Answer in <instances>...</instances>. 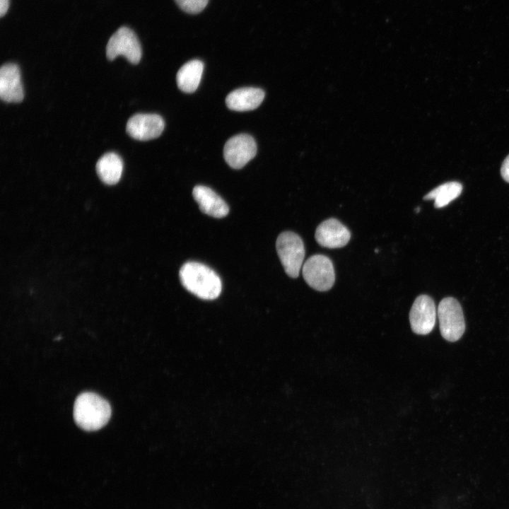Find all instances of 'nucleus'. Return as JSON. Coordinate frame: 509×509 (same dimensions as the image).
I'll return each mask as SVG.
<instances>
[{"instance_id":"1","label":"nucleus","mask_w":509,"mask_h":509,"mask_svg":"<svg viewBox=\"0 0 509 509\" xmlns=\"http://www.w3.org/2000/svg\"><path fill=\"white\" fill-rule=\"evenodd\" d=\"M179 276L185 288L201 299L214 300L221 293L219 276L204 264L187 262L181 267Z\"/></svg>"},{"instance_id":"2","label":"nucleus","mask_w":509,"mask_h":509,"mask_svg":"<svg viewBox=\"0 0 509 509\" xmlns=\"http://www.w3.org/2000/svg\"><path fill=\"white\" fill-rule=\"evenodd\" d=\"M111 412V406L107 400L90 392L79 394L74 405L75 422L87 431H98L105 426Z\"/></svg>"},{"instance_id":"3","label":"nucleus","mask_w":509,"mask_h":509,"mask_svg":"<svg viewBox=\"0 0 509 509\" xmlns=\"http://www.w3.org/2000/svg\"><path fill=\"white\" fill-rule=\"evenodd\" d=\"M276 248L286 273L291 278H297L305 257L301 238L291 231L283 232L277 238Z\"/></svg>"},{"instance_id":"4","label":"nucleus","mask_w":509,"mask_h":509,"mask_svg":"<svg viewBox=\"0 0 509 509\" xmlns=\"http://www.w3.org/2000/svg\"><path fill=\"white\" fill-rule=\"evenodd\" d=\"M437 315L442 337L451 342L459 340L465 330L463 311L460 303L452 297L443 298L438 305Z\"/></svg>"},{"instance_id":"5","label":"nucleus","mask_w":509,"mask_h":509,"mask_svg":"<svg viewBox=\"0 0 509 509\" xmlns=\"http://www.w3.org/2000/svg\"><path fill=\"white\" fill-rule=\"evenodd\" d=\"M303 276L306 283L318 291L329 290L335 281L333 264L323 255H312L305 261Z\"/></svg>"},{"instance_id":"6","label":"nucleus","mask_w":509,"mask_h":509,"mask_svg":"<svg viewBox=\"0 0 509 509\" xmlns=\"http://www.w3.org/2000/svg\"><path fill=\"white\" fill-rule=\"evenodd\" d=\"M109 60L122 55L133 64H138L141 58V44L134 32L130 28L120 27L110 38L106 47Z\"/></svg>"},{"instance_id":"7","label":"nucleus","mask_w":509,"mask_h":509,"mask_svg":"<svg viewBox=\"0 0 509 509\" xmlns=\"http://www.w3.org/2000/svg\"><path fill=\"white\" fill-rule=\"evenodd\" d=\"M256 153V142L250 135L246 134L231 137L226 141L223 148L226 162L234 169L242 168Z\"/></svg>"},{"instance_id":"8","label":"nucleus","mask_w":509,"mask_h":509,"mask_svg":"<svg viewBox=\"0 0 509 509\" xmlns=\"http://www.w3.org/2000/svg\"><path fill=\"white\" fill-rule=\"evenodd\" d=\"M437 311L433 300L421 295L414 300L409 312L412 331L417 334H428L434 328Z\"/></svg>"},{"instance_id":"9","label":"nucleus","mask_w":509,"mask_h":509,"mask_svg":"<svg viewBox=\"0 0 509 509\" xmlns=\"http://www.w3.org/2000/svg\"><path fill=\"white\" fill-rule=\"evenodd\" d=\"M165 122L157 114H136L127 123V133L133 139L147 141L158 137L163 132Z\"/></svg>"},{"instance_id":"10","label":"nucleus","mask_w":509,"mask_h":509,"mask_svg":"<svg viewBox=\"0 0 509 509\" xmlns=\"http://www.w3.org/2000/svg\"><path fill=\"white\" fill-rule=\"evenodd\" d=\"M0 97L6 103H20L24 98L21 71L16 64L7 63L1 67Z\"/></svg>"},{"instance_id":"11","label":"nucleus","mask_w":509,"mask_h":509,"mask_svg":"<svg viewBox=\"0 0 509 509\" xmlns=\"http://www.w3.org/2000/svg\"><path fill=\"white\" fill-rule=\"evenodd\" d=\"M349 229L336 218H329L322 222L315 231V240L322 247L339 248L349 241Z\"/></svg>"},{"instance_id":"12","label":"nucleus","mask_w":509,"mask_h":509,"mask_svg":"<svg viewBox=\"0 0 509 509\" xmlns=\"http://www.w3.org/2000/svg\"><path fill=\"white\" fill-rule=\"evenodd\" d=\"M192 195L204 213L218 218L228 215L229 212L228 204L211 188L204 185H197L193 189Z\"/></svg>"},{"instance_id":"13","label":"nucleus","mask_w":509,"mask_h":509,"mask_svg":"<svg viewBox=\"0 0 509 509\" xmlns=\"http://www.w3.org/2000/svg\"><path fill=\"white\" fill-rule=\"evenodd\" d=\"M264 92L258 88H241L230 92L226 98L227 107L235 111L256 109L263 101Z\"/></svg>"},{"instance_id":"14","label":"nucleus","mask_w":509,"mask_h":509,"mask_svg":"<svg viewBox=\"0 0 509 509\" xmlns=\"http://www.w3.org/2000/svg\"><path fill=\"white\" fill-rule=\"evenodd\" d=\"M95 168L103 182L109 185H115L121 178L123 161L118 154L107 153L98 160Z\"/></svg>"},{"instance_id":"15","label":"nucleus","mask_w":509,"mask_h":509,"mask_svg":"<svg viewBox=\"0 0 509 509\" xmlns=\"http://www.w3.org/2000/svg\"><path fill=\"white\" fill-rule=\"evenodd\" d=\"M204 71V64L198 59L185 63L177 71L176 81L180 90L191 93L198 88Z\"/></svg>"},{"instance_id":"16","label":"nucleus","mask_w":509,"mask_h":509,"mask_svg":"<svg viewBox=\"0 0 509 509\" xmlns=\"http://www.w3.org/2000/svg\"><path fill=\"white\" fill-rule=\"evenodd\" d=\"M462 191V185L460 182H448L429 192L423 199L426 200L433 199L435 208H443L458 197Z\"/></svg>"},{"instance_id":"17","label":"nucleus","mask_w":509,"mask_h":509,"mask_svg":"<svg viewBox=\"0 0 509 509\" xmlns=\"http://www.w3.org/2000/svg\"><path fill=\"white\" fill-rule=\"evenodd\" d=\"M175 1L184 11L196 14L205 8L209 0H175Z\"/></svg>"},{"instance_id":"18","label":"nucleus","mask_w":509,"mask_h":509,"mask_svg":"<svg viewBox=\"0 0 509 509\" xmlns=\"http://www.w3.org/2000/svg\"><path fill=\"white\" fill-rule=\"evenodd\" d=\"M501 173L505 181L509 182V155L505 158L502 164Z\"/></svg>"},{"instance_id":"19","label":"nucleus","mask_w":509,"mask_h":509,"mask_svg":"<svg viewBox=\"0 0 509 509\" xmlns=\"http://www.w3.org/2000/svg\"><path fill=\"white\" fill-rule=\"evenodd\" d=\"M9 7V0H0V16L3 17Z\"/></svg>"}]
</instances>
